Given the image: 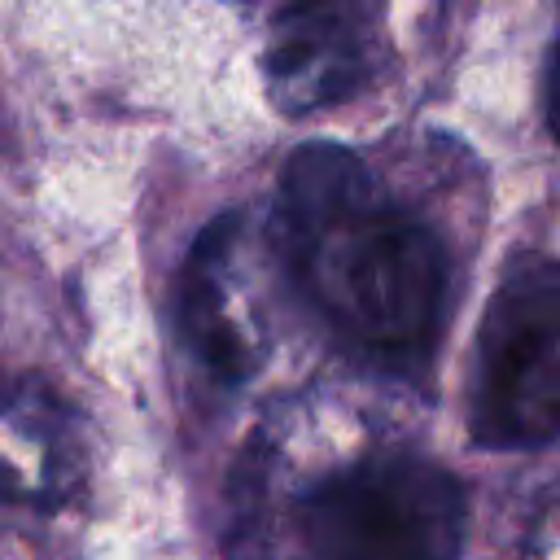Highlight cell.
<instances>
[{
  "instance_id": "5b68a950",
  "label": "cell",
  "mask_w": 560,
  "mask_h": 560,
  "mask_svg": "<svg viewBox=\"0 0 560 560\" xmlns=\"http://www.w3.org/2000/svg\"><path fill=\"white\" fill-rule=\"evenodd\" d=\"M236 236H241V210H223L197 232V241L184 258L179 306H175L188 350L219 385H241L258 363L249 337L228 315L223 280H228V258H232Z\"/></svg>"
},
{
  "instance_id": "7a4b0ae2",
  "label": "cell",
  "mask_w": 560,
  "mask_h": 560,
  "mask_svg": "<svg viewBox=\"0 0 560 560\" xmlns=\"http://www.w3.org/2000/svg\"><path fill=\"white\" fill-rule=\"evenodd\" d=\"M464 521V486L411 451L363 455L298 503L306 560H459Z\"/></svg>"
},
{
  "instance_id": "3957f363",
  "label": "cell",
  "mask_w": 560,
  "mask_h": 560,
  "mask_svg": "<svg viewBox=\"0 0 560 560\" xmlns=\"http://www.w3.org/2000/svg\"><path fill=\"white\" fill-rule=\"evenodd\" d=\"M468 429L481 446L560 438V258H516L481 319Z\"/></svg>"
},
{
  "instance_id": "52a82bcc",
  "label": "cell",
  "mask_w": 560,
  "mask_h": 560,
  "mask_svg": "<svg viewBox=\"0 0 560 560\" xmlns=\"http://www.w3.org/2000/svg\"><path fill=\"white\" fill-rule=\"evenodd\" d=\"M542 118H547V131L560 140V26H556L547 70H542Z\"/></svg>"
},
{
  "instance_id": "8992f818",
  "label": "cell",
  "mask_w": 560,
  "mask_h": 560,
  "mask_svg": "<svg viewBox=\"0 0 560 560\" xmlns=\"http://www.w3.org/2000/svg\"><path fill=\"white\" fill-rule=\"evenodd\" d=\"M9 394H0V420H4V411H9ZM0 503H44V494H39V486H31L4 455H0Z\"/></svg>"
},
{
  "instance_id": "277c9868",
  "label": "cell",
  "mask_w": 560,
  "mask_h": 560,
  "mask_svg": "<svg viewBox=\"0 0 560 560\" xmlns=\"http://www.w3.org/2000/svg\"><path fill=\"white\" fill-rule=\"evenodd\" d=\"M376 26L368 0H289L267 31L262 79L280 114L306 118L350 101L372 79Z\"/></svg>"
},
{
  "instance_id": "6da1fadb",
  "label": "cell",
  "mask_w": 560,
  "mask_h": 560,
  "mask_svg": "<svg viewBox=\"0 0 560 560\" xmlns=\"http://www.w3.org/2000/svg\"><path fill=\"white\" fill-rule=\"evenodd\" d=\"M271 241L302 298L363 354L424 368L451 311V254L442 236L376 192L363 158L332 140L289 153Z\"/></svg>"
}]
</instances>
